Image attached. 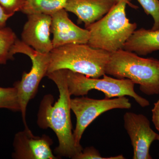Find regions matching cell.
Masks as SVG:
<instances>
[{"mask_svg":"<svg viewBox=\"0 0 159 159\" xmlns=\"http://www.w3.org/2000/svg\"><path fill=\"white\" fill-rule=\"evenodd\" d=\"M68 70L62 69L47 73L59 91V98L54 102L51 94L46 95L41 101L37 116V124L42 129L51 128L58 139V146L54 150L57 156L74 159L83 148L75 143L71 119V95L67 82Z\"/></svg>","mask_w":159,"mask_h":159,"instance_id":"obj_1","label":"cell"},{"mask_svg":"<svg viewBox=\"0 0 159 159\" xmlns=\"http://www.w3.org/2000/svg\"><path fill=\"white\" fill-rule=\"evenodd\" d=\"M105 73L119 79L130 80L139 84L148 96L159 94V60L143 58L134 52L121 49L111 53Z\"/></svg>","mask_w":159,"mask_h":159,"instance_id":"obj_2","label":"cell"},{"mask_svg":"<svg viewBox=\"0 0 159 159\" xmlns=\"http://www.w3.org/2000/svg\"><path fill=\"white\" fill-rule=\"evenodd\" d=\"M49 54L48 73L66 69L98 78L105 74L111 52L93 48L88 44L71 43L54 48Z\"/></svg>","mask_w":159,"mask_h":159,"instance_id":"obj_3","label":"cell"},{"mask_svg":"<svg viewBox=\"0 0 159 159\" xmlns=\"http://www.w3.org/2000/svg\"><path fill=\"white\" fill-rule=\"evenodd\" d=\"M127 4L132 8L127 0H122L105 16L85 28L89 32V46L111 53L122 49L137 28L136 23H130L126 17Z\"/></svg>","mask_w":159,"mask_h":159,"instance_id":"obj_4","label":"cell"},{"mask_svg":"<svg viewBox=\"0 0 159 159\" xmlns=\"http://www.w3.org/2000/svg\"><path fill=\"white\" fill-rule=\"evenodd\" d=\"M67 82L71 96L83 97L90 91L96 90L102 92L106 99L129 96L142 107L150 105L148 100L135 92V84L129 79L114 78L106 74L102 79L92 78L68 70Z\"/></svg>","mask_w":159,"mask_h":159,"instance_id":"obj_5","label":"cell"},{"mask_svg":"<svg viewBox=\"0 0 159 159\" xmlns=\"http://www.w3.org/2000/svg\"><path fill=\"white\" fill-rule=\"evenodd\" d=\"M21 53L30 57L32 62L31 70L29 73L24 72L21 80L14 84L17 89L20 111L25 127L28 126L26 123V113L27 106L30 100L37 93L41 80L48 72L50 57L49 54L40 53L30 46L27 45L18 39L12 47L11 55L14 58L15 54Z\"/></svg>","mask_w":159,"mask_h":159,"instance_id":"obj_6","label":"cell"},{"mask_svg":"<svg viewBox=\"0 0 159 159\" xmlns=\"http://www.w3.org/2000/svg\"><path fill=\"white\" fill-rule=\"evenodd\" d=\"M71 110L77 119L76 127L73 132L76 145L82 147L80 140L83 134L97 117L103 113L115 109H129L132 105L129 99L125 96L114 99H91L88 97H77L70 100Z\"/></svg>","mask_w":159,"mask_h":159,"instance_id":"obj_7","label":"cell"},{"mask_svg":"<svg viewBox=\"0 0 159 159\" xmlns=\"http://www.w3.org/2000/svg\"><path fill=\"white\" fill-rule=\"evenodd\" d=\"M124 126L133 148L134 159H152L151 145L159 134L152 130L148 118L142 114L127 112L123 116Z\"/></svg>","mask_w":159,"mask_h":159,"instance_id":"obj_8","label":"cell"},{"mask_svg":"<svg viewBox=\"0 0 159 159\" xmlns=\"http://www.w3.org/2000/svg\"><path fill=\"white\" fill-rule=\"evenodd\" d=\"M53 144L48 136H34L29 127L19 132L13 140L14 151L12 158L15 159H56L51 149Z\"/></svg>","mask_w":159,"mask_h":159,"instance_id":"obj_9","label":"cell"},{"mask_svg":"<svg viewBox=\"0 0 159 159\" xmlns=\"http://www.w3.org/2000/svg\"><path fill=\"white\" fill-rule=\"evenodd\" d=\"M51 16L28 15V20L22 32V41L38 52L49 54L53 49L51 39Z\"/></svg>","mask_w":159,"mask_h":159,"instance_id":"obj_10","label":"cell"},{"mask_svg":"<svg viewBox=\"0 0 159 159\" xmlns=\"http://www.w3.org/2000/svg\"><path fill=\"white\" fill-rule=\"evenodd\" d=\"M51 17L53 48L69 44L88 43L90 36L88 30L75 25L69 18L65 9H61Z\"/></svg>","mask_w":159,"mask_h":159,"instance_id":"obj_11","label":"cell"},{"mask_svg":"<svg viewBox=\"0 0 159 159\" xmlns=\"http://www.w3.org/2000/svg\"><path fill=\"white\" fill-rule=\"evenodd\" d=\"M113 0H67L65 9L75 14L78 24L86 28L108 13L116 5Z\"/></svg>","mask_w":159,"mask_h":159,"instance_id":"obj_12","label":"cell"},{"mask_svg":"<svg viewBox=\"0 0 159 159\" xmlns=\"http://www.w3.org/2000/svg\"><path fill=\"white\" fill-rule=\"evenodd\" d=\"M122 49L145 56L159 51V29L136 30L124 44Z\"/></svg>","mask_w":159,"mask_h":159,"instance_id":"obj_13","label":"cell"},{"mask_svg":"<svg viewBox=\"0 0 159 159\" xmlns=\"http://www.w3.org/2000/svg\"><path fill=\"white\" fill-rule=\"evenodd\" d=\"M67 0H26L21 12L29 15L41 14L52 16L65 9Z\"/></svg>","mask_w":159,"mask_h":159,"instance_id":"obj_14","label":"cell"},{"mask_svg":"<svg viewBox=\"0 0 159 159\" xmlns=\"http://www.w3.org/2000/svg\"><path fill=\"white\" fill-rule=\"evenodd\" d=\"M17 39L15 33L9 27L0 29V64H6L8 60L13 59L11 50Z\"/></svg>","mask_w":159,"mask_h":159,"instance_id":"obj_15","label":"cell"},{"mask_svg":"<svg viewBox=\"0 0 159 159\" xmlns=\"http://www.w3.org/2000/svg\"><path fill=\"white\" fill-rule=\"evenodd\" d=\"M0 108H5L12 111H20L19 100L17 91L15 87H0Z\"/></svg>","mask_w":159,"mask_h":159,"instance_id":"obj_16","label":"cell"},{"mask_svg":"<svg viewBox=\"0 0 159 159\" xmlns=\"http://www.w3.org/2000/svg\"><path fill=\"white\" fill-rule=\"evenodd\" d=\"M147 15H151L154 20L152 29H159V0H137Z\"/></svg>","mask_w":159,"mask_h":159,"instance_id":"obj_17","label":"cell"},{"mask_svg":"<svg viewBox=\"0 0 159 159\" xmlns=\"http://www.w3.org/2000/svg\"><path fill=\"white\" fill-rule=\"evenodd\" d=\"M125 158L122 155L115 157H103L101 156L99 151L93 146L86 147L83 149L74 159H124Z\"/></svg>","mask_w":159,"mask_h":159,"instance_id":"obj_18","label":"cell"},{"mask_svg":"<svg viewBox=\"0 0 159 159\" xmlns=\"http://www.w3.org/2000/svg\"><path fill=\"white\" fill-rule=\"evenodd\" d=\"M26 0H0V6L6 13L13 16L16 12L21 11Z\"/></svg>","mask_w":159,"mask_h":159,"instance_id":"obj_19","label":"cell"},{"mask_svg":"<svg viewBox=\"0 0 159 159\" xmlns=\"http://www.w3.org/2000/svg\"><path fill=\"white\" fill-rule=\"evenodd\" d=\"M152 122L156 129L159 132V99L154 103V107L152 110Z\"/></svg>","mask_w":159,"mask_h":159,"instance_id":"obj_20","label":"cell"},{"mask_svg":"<svg viewBox=\"0 0 159 159\" xmlns=\"http://www.w3.org/2000/svg\"><path fill=\"white\" fill-rule=\"evenodd\" d=\"M12 16L11 15L6 13L2 6H0V29L6 27L7 20Z\"/></svg>","mask_w":159,"mask_h":159,"instance_id":"obj_21","label":"cell"},{"mask_svg":"<svg viewBox=\"0 0 159 159\" xmlns=\"http://www.w3.org/2000/svg\"><path fill=\"white\" fill-rule=\"evenodd\" d=\"M113 1H115V2H120V1H122V0H113ZM127 1H128L129 4L131 5L132 6V8H134V9H138V8H139V7H138V6H134V5L133 4H132V3H131L130 2L131 0H127Z\"/></svg>","mask_w":159,"mask_h":159,"instance_id":"obj_22","label":"cell"},{"mask_svg":"<svg viewBox=\"0 0 159 159\" xmlns=\"http://www.w3.org/2000/svg\"><path fill=\"white\" fill-rule=\"evenodd\" d=\"M157 141H158L159 142V134L158 136L157 137Z\"/></svg>","mask_w":159,"mask_h":159,"instance_id":"obj_23","label":"cell"}]
</instances>
